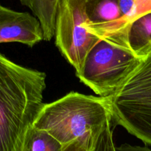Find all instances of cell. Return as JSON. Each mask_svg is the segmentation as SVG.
<instances>
[{
	"label": "cell",
	"instance_id": "2",
	"mask_svg": "<svg viewBox=\"0 0 151 151\" xmlns=\"http://www.w3.org/2000/svg\"><path fill=\"white\" fill-rule=\"evenodd\" d=\"M110 120L113 119L107 97L72 91L44 104L33 128L47 132L63 146L89 134L96 137Z\"/></svg>",
	"mask_w": 151,
	"mask_h": 151
},
{
	"label": "cell",
	"instance_id": "8",
	"mask_svg": "<svg viewBox=\"0 0 151 151\" xmlns=\"http://www.w3.org/2000/svg\"><path fill=\"white\" fill-rule=\"evenodd\" d=\"M127 40L130 49L140 58L151 54V10L131 22L127 29Z\"/></svg>",
	"mask_w": 151,
	"mask_h": 151
},
{
	"label": "cell",
	"instance_id": "6",
	"mask_svg": "<svg viewBox=\"0 0 151 151\" xmlns=\"http://www.w3.org/2000/svg\"><path fill=\"white\" fill-rule=\"evenodd\" d=\"M42 40V29L35 16L0 4V43L19 42L32 47Z\"/></svg>",
	"mask_w": 151,
	"mask_h": 151
},
{
	"label": "cell",
	"instance_id": "5",
	"mask_svg": "<svg viewBox=\"0 0 151 151\" xmlns=\"http://www.w3.org/2000/svg\"><path fill=\"white\" fill-rule=\"evenodd\" d=\"M86 0H60L55 21V45L80 73L88 52L101 38L88 29Z\"/></svg>",
	"mask_w": 151,
	"mask_h": 151
},
{
	"label": "cell",
	"instance_id": "11",
	"mask_svg": "<svg viewBox=\"0 0 151 151\" xmlns=\"http://www.w3.org/2000/svg\"><path fill=\"white\" fill-rule=\"evenodd\" d=\"M112 121H109L98 135L93 139L89 151H117L113 139Z\"/></svg>",
	"mask_w": 151,
	"mask_h": 151
},
{
	"label": "cell",
	"instance_id": "3",
	"mask_svg": "<svg viewBox=\"0 0 151 151\" xmlns=\"http://www.w3.org/2000/svg\"><path fill=\"white\" fill-rule=\"evenodd\" d=\"M143 59L130 49L127 32L100 39L88 52L76 76L97 95H113L137 69Z\"/></svg>",
	"mask_w": 151,
	"mask_h": 151
},
{
	"label": "cell",
	"instance_id": "12",
	"mask_svg": "<svg viewBox=\"0 0 151 151\" xmlns=\"http://www.w3.org/2000/svg\"><path fill=\"white\" fill-rule=\"evenodd\" d=\"M94 136L92 134L85 136L72 142L63 146L61 151H89Z\"/></svg>",
	"mask_w": 151,
	"mask_h": 151
},
{
	"label": "cell",
	"instance_id": "1",
	"mask_svg": "<svg viewBox=\"0 0 151 151\" xmlns=\"http://www.w3.org/2000/svg\"><path fill=\"white\" fill-rule=\"evenodd\" d=\"M44 72L18 64L0 52V151H24L46 88Z\"/></svg>",
	"mask_w": 151,
	"mask_h": 151
},
{
	"label": "cell",
	"instance_id": "10",
	"mask_svg": "<svg viewBox=\"0 0 151 151\" xmlns=\"http://www.w3.org/2000/svg\"><path fill=\"white\" fill-rule=\"evenodd\" d=\"M63 145L46 131L32 127L27 136L24 151H61Z\"/></svg>",
	"mask_w": 151,
	"mask_h": 151
},
{
	"label": "cell",
	"instance_id": "7",
	"mask_svg": "<svg viewBox=\"0 0 151 151\" xmlns=\"http://www.w3.org/2000/svg\"><path fill=\"white\" fill-rule=\"evenodd\" d=\"M86 11L88 29L101 39L127 32L119 0H86Z\"/></svg>",
	"mask_w": 151,
	"mask_h": 151
},
{
	"label": "cell",
	"instance_id": "9",
	"mask_svg": "<svg viewBox=\"0 0 151 151\" xmlns=\"http://www.w3.org/2000/svg\"><path fill=\"white\" fill-rule=\"evenodd\" d=\"M60 0H19L27 7L40 22L44 41H49L55 36V21Z\"/></svg>",
	"mask_w": 151,
	"mask_h": 151
},
{
	"label": "cell",
	"instance_id": "4",
	"mask_svg": "<svg viewBox=\"0 0 151 151\" xmlns=\"http://www.w3.org/2000/svg\"><path fill=\"white\" fill-rule=\"evenodd\" d=\"M107 98L112 119L151 145V54L143 59L123 85Z\"/></svg>",
	"mask_w": 151,
	"mask_h": 151
}]
</instances>
